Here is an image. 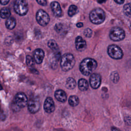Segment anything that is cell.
Wrapping results in <instances>:
<instances>
[{"label": "cell", "instance_id": "obj_20", "mask_svg": "<svg viewBox=\"0 0 131 131\" xmlns=\"http://www.w3.org/2000/svg\"><path fill=\"white\" fill-rule=\"evenodd\" d=\"M79 100L78 97L76 96H71L69 98V103L72 106H76L79 103Z\"/></svg>", "mask_w": 131, "mask_h": 131}, {"label": "cell", "instance_id": "obj_33", "mask_svg": "<svg viewBox=\"0 0 131 131\" xmlns=\"http://www.w3.org/2000/svg\"><path fill=\"white\" fill-rule=\"evenodd\" d=\"M105 1H106V0H98V2L99 4H101V3H104Z\"/></svg>", "mask_w": 131, "mask_h": 131}, {"label": "cell", "instance_id": "obj_5", "mask_svg": "<svg viewBox=\"0 0 131 131\" xmlns=\"http://www.w3.org/2000/svg\"><path fill=\"white\" fill-rule=\"evenodd\" d=\"M125 32L124 30L120 27H115L112 28L110 32V38L115 41L123 40L125 37Z\"/></svg>", "mask_w": 131, "mask_h": 131}, {"label": "cell", "instance_id": "obj_2", "mask_svg": "<svg viewBox=\"0 0 131 131\" xmlns=\"http://www.w3.org/2000/svg\"><path fill=\"white\" fill-rule=\"evenodd\" d=\"M89 17L91 21L96 25H98L102 23L105 18V14L104 11L100 8H97L90 12Z\"/></svg>", "mask_w": 131, "mask_h": 131}, {"label": "cell", "instance_id": "obj_26", "mask_svg": "<svg viewBox=\"0 0 131 131\" xmlns=\"http://www.w3.org/2000/svg\"><path fill=\"white\" fill-rule=\"evenodd\" d=\"M92 34V31L90 28H86L84 31V35L86 37H91Z\"/></svg>", "mask_w": 131, "mask_h": 131}, {"label": "cell", "instance_id": "obj_3", "mask_svg": "<svg viewBox=\"0 0 131 131\" xmlns=\"http://www.w3.org/2000/svg\"><path fill=\"white\" fill-rule=\"evenodd\" d=\"M75 63V60L73 55L70 53H67L64 54L61 58L60 66L63 71L67 72L73 68Z\"/></svg>", "mask_w": 131, "mask_h": 131}, {"label": "cell", "instance_id": "obj_11", "mask_svg": "<svg viewBox=\"0 0 131 131\" xmlns=\"http://www.w3.org/2000/svg\"><path fill=\"white\" fill-rule=\"evenodd\" d=\"M43 108L48 113H52L55 110V104L53 100L51 97H47L44 102Z\"/></svg>", "mask_w": 131, "mask_h": 131}, {"label": "cell", "instance_id": "obj_31", "mask_svg": "<svg viewBox=\"0 0 131 131\" xmlns=\"http://www.w3.org/2000/svg\"><path fill=\"white\" fill-rule=\"evenodd\" d=\"M76 26H77V27H78V28H81V27H82V26H83V24L82 23H78V24H77V25H76Z\"/></svg>", "mask_w": 131, "mask_h": 131}, {"label": "cell", "instance_id": "obj_32", "mask_svg": "<svg viewBox=\"0 0 131 131\" xmlns=\"http://www.w3.org/2000/svg\"><path fill=\"white\" fill-rule=\"evenodd\" d=\"M112 131H120V130L116 127H112Z\"/></svg>", "mask_w": 131, "mask_h": 131}, {"label": "cell", "instance_id": "obj_7", "mask_svg": "<svg viewBox=\"0 0 131 131\" xmlns=\"http://www.w3.org/2000/svg\"><path fill=\"white\" fill-rule=\"evenodd\" d=\"M36 19L37 23L42 26H47L50 21L49 15L42 9H40L37 12Z\"/></svg>", "mask_w": 131, "mask_h": 131}, {"label": "cell", "instance_id": "obj_21", "mask_svg": "<svg viewBox=\"0 0 131 131\" xmlns=\"http://www.w3.org/2000/svg\"><path fill=\"white\" fill-rule=\"evenodd\" d=\"M48 46L53 51H57V50L58 49V45H57V43L53 39H50L48 41Z\"/></svg>", "mask_w": 131, "mask_h": 131}, {"label": "cell", "instance_id": "obj_4", "mask_svg": "<svg viewBox=\"0 0 131 131\" xmlns=\"http://www.w3.org/2000/svg\"><path fill=\"white\" fill-rule=\"evenodd\" d=\"M14 9L18 15H25L28 11V4L25 0H16L14 4Z\"/></svg>", "mask_w": 131, "mask_h": 131}, {"label": "cell", "instance_id": "obj_1", "mask_svg": "<svg viewBox=\"0 0 131 131\" xmlns=\"http://www.w3.org/2000/svg\"><path fill=\"white\" fill-rule=\"evenodd\" d=\"M97 67L96 61L91 58L84 59L80 63L79 69L82 74L85 76L90 75Z\"/></svg>", "mask_w": 131, "mask_h": 131}, {"label": "cell", "instance_id": "obj_9", "mask_svg": "<svg viewBox=\"0 0 131 131\" xmlns=\"http://www.w3.org/2000/svg\"><path fill=\"white\" fill-rule=\"evenodd\" d=\"M40 102L37 98H33L28 101V108L31 113H35L40 108Z\"/></svg>", "mask_w": 131, "mask_h": 131}, {"label": "cell", "instance_id": "obj_16", "mask_svg": "<svg viewBox=\"0 0 131 131\" xmlns=\"http://www.w3.org/2000/svg\"><path fill=\"white\" fill-rule=\"evenodd\" d=\"M16 21L15 18L13 17H9L6 19L5 25L7 29L9 30H12L14 29L16 26Z\"/></svg>", "mask_w": 131, "mask_h": 131}, {"label": "cell", "instance_id": "obj_22", "mask_svg": "<svg viewBox=\"0 0 131 131\" xmlns=\"http://www.w3.org/2000/svg\"><path fill=\"white\" fill-rule=\"evenodd\" d=\"M78 11V8L75 5H71L70 6L68 10V15L70 16H73Z\"/></svg>", "mask_w": 131, "mask_h": 131}, {"label": "cell", "instance_id": "obj_14", "mask_svg": "<svg viewBox=\"0 0 131 131\" xmlns=\"http://www.w3.org/2000/svg\"><path fill=\"white\" fill-rule=\"evenodd\" d=\"M51 8L53 14L56 17H60L62 13L61 8L59 4L57 2H53L51 3Z\"/></svg>", "mask_w": 131, "mask_h": 131}, {"label": "cell", "instance_id": "obj_25", "mask_svg": "<svg viewBox=\"0 0 131 131\" xmlns=\"http://www.w3.org/2000/svg\"><path fill=\"white\" fill-rule=\"evenodd\" d=\"M26 63L29 67H31L34 64V60L31 56L27 55L26 56Z\"/></svg>", "mask_w": 131, "mask_h": 131}, {"label": "cell", "instance_id": "obj_6", "mask_svg": "<svg viewBox=\"0 0 131 131\" xmlns=\"http://www.w3.org/2000/svg\"><path fill=\"white\" fill-rule=\"evenodd\" d=\"M107 53L111 57L115 59H121L123 56L121 49L116 45H111L108 46Z\"/></svg>", "mask_w": 131, "mask_h": 131}, {"label": "cell", "instance_id": "obj_13", "mask_svg": "<svg viewBox=\"0 0 131 131\" xmlns=\"http://www.w3.org/2000/svg\"><path fill=\"white\" fill-rule=\"evenodd\" d=\"M75 46L78 51L82 52L86 48V43L81 36H77L75 39Z\"/></svg>", "mask_w": 131, "mask_h": 131}, {"label": "cell", "instance_id": "obj_12", "mask_svg": "<svg viewBox=\"0 0 131 131\" xmlns=\"http://www.w3.org/2000/svg\"><path fill=\"white\" fill-rule=\"evenodd\" d=\"M44 56V52L41 49H37L33 52V59L37 64H40L42 62Z\"/></svg>", "mask_w": 131, "mask_h": 131}, {"label": "cell", "instance_id": "obj_15", "mask_svg": "<svg viewBox=\"0 0 131 131\" xmlns=\"http://www.w3.org/2000/svg\"><path fill=\"white\" fill-rule=\"evenodd\" d=\"M55 97L58 101L61 102H65L67 98L66 92L62 90H58L55 92Z\"/></svg>", "mask_w": 131, "mask_h": 131}, {"label": "cell", "instance_id": "obj_23", "mask_svg": "<svg viewBox=\"0 0 131 131\" xmlns=\"http://www.w3.org/2000/svg\"><path fill=\"white\" fill-rule=\"evenodd\" d=\"M124 13L128 16L130 17V4L128 3L125 4L123 8Z\"/></svg>", "mask_w": 131, "mask_h": 131}, {"label": "cell", "instance_id": "obj_18", "mask_svg": "<svg viewBox=\"0 0 131 131\" xmlns=\"http://www.w3.org/2000/svg\"><path fill=\"white\" fill-rule=\"evenodd\" d=\"M11 12L7 7H3L0 10V16L3 19H7L10 16Z\"/></svg>", "mask_w": 131, "mask_h": 131}, {"label": "cell", "instance_id": "obj_35", "mask_svg": "<svg viewBox=\"0 0 131 131\" xmlns=\"http://www.w3.org/2000/svg\"><path fill=\"white\" fill-rule=\"evenodd\" d=\"M0 110H1V106H0Z\"/></svg>", "mask_w": 131, "mask_h": 131}, {"label": "cell", "instance_id": "obj_28", "mask_svg": "<svg viewBox=\"0 0 131 131\" xmlns=\"http://www.w3.org/2000/svg\"><path fill=\"white\" fill-rule=\"evenodd\" d=\"M36 1L38 3V4H39L41 6H46L47 4V0H36Z\"/></svg>", "mask_w": 131, "mask_h": 131}, {"label": "cell", "instance_id": "obj_8", "mask_svg": "<svg viewBox=\"0 0 131 131\" xmlns=\"http://www.w3.org/2000/svg\"><path fill=\"white\" fill-rule=\"evenodd\" d=\"M15 104L19 107H25L28 103V98L24 93H18L15 96Z\"/></svg>", "mask_w": 131, "mask_h": 131}, {"label": "cell", "instance_id": "obj_19", "mask_svg": "<svg viewBox=\"0 0 131 131\" xmlns=\"http://www.w3.org/2000/svg\"><path fill=\"white\" fill-rule=\"evenodd\" d=\"M76 85V82L75 79L73 78L69 77L66 80V86L68 89H74Z\"/></svg>", "mask_w": 131, "mask_h": 131}, {"label": "cell", "instance_id": "obj_10", "mask_svg": "<svg viewBox=\"0 0 131 131\" xmlns=\"http://www.w3.org/2000/svg\"><path fill=\"white\" fill-rule=\"evenodd\" d=\"M101 82V78L99 74H92L90 77V83L93 89H96L99 87Z\"/></svg>", "mask_w": 131, "mask_h": 131}, {"label": "cell", "instance_id": "obj_29", "mask_svg": "<svg viewBox=\"0 0 131 131\" xmlns=\"http://www.w3.org/2000/svg\"><path fill=\"white\" fill-rule=\"evenodd\" d=\"M10 0H0V3L3 5H6L8 4Z\"/></svg>", "mask_w": 131, "mask_h": 131}, {"label": "cell", "instance_id": "obj_27", "mask_svg": "<svg viewBox=\"0 0 131 131\" xmlns=\"http://www.w3.org/2000/svg\"><path fill=\"white\" fill-rule=\"evenodd\" d=\"M62 27H63V26L61 24H60V23L57 24L55 26V29L56 30V31L57 32H59L62 30Z\"/></svg>", "mask_w": 131, "mask_h": 131}, {"label": "cell", "instance_id": "obj_34", "mask_svg": "<svg viewBox=\"0 0 131 131\" xmlns=\"http://www.w3.org/2000/svg\"><path fill=\"white\" fill-rule=\"evenodd\" d=\"M2 89H3V88H2V85L0 84V90H2Z\"/></svg>", "mask_w": 131, "mask_h": 131}, {"label": "cell", "instance_id": "obj_24", "mask_svg": "<svg viewBox=\"0 0 131 131\" xmlns=\"http://www.w3.org/2000/svg\"><path fill=\"white\" fill-rule=\"evenodd\" d=\"M111 79L113 82L117 83L119 79V76L118 74L116 72H113L111 75Z\"/></svg>", "mask_w": 131, "mask_h": 131}, {"label": "cell", "instance_id": "obj_30", "mask_svg": "<svg viewBox=\"0 0 131 131\" xmlns=\"http://www.w3.org/2000/svg\"><path fill=\"white\" fill-rule=\"evenodd\" d=\"M115 1V2H116L117 4H122L124 3V0H114Z\"/></svg>", "mask_w": 131, "mask_h": 131}, {"label": "cell", "instance_id": "obj_17", "mask_svg": "<svg viewBox=\"0 0 131 131\" xmlns=\"http://www.w3.org/2000/svg\"><path fill=\"white\" fill-rule=\"evenodd\" d=\"M78 88L82 91H86L89 88V84L88 81L83 78L80 79L78 82Z\"/></svg>", "mask_w": 131, "mask_h": 131}]
</instances>
